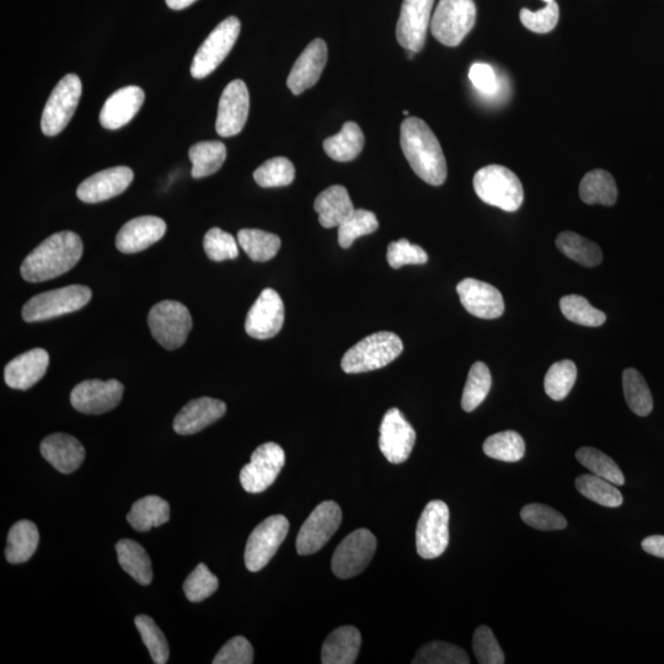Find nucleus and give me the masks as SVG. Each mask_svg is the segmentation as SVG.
<instances>
[{
	"label": "nucleus",
	"instance_id": "1",
	"mask_svg": "<svg viewBox=\"0 0 664 664\" xmlns=\"http://www.w3.org/2000/svg\"><path fill=\"white\" fill-rule=\"evenodd\" d=\"M400 143L405 158L420 179L432 186H441L448 175L447 160L441 144L419 117H408L401 123Z\"/></svg>",
	"mask_w": 664,
	"mask_h": 664
},
{
	"label": "nucleus",
	"instance_id": "2",
	"mask_svg": "<svg viewBox=\"0 0 664 664\" xmlns=\"http://www.w3.org/2000/svg\"><path fill=\"white\" fill-rule=\"evenodd\" d=\"M83 242L73 232L51 235L29 254L21 265V276L30 283L53 280L76 266L83 255Z\"/></svg>",
	"mask_w": 664,
	"mask_h": 664
},
{
	"label": "nucleus",
	"instance_id": "3",
	"mask_svg": "<svg viewBox=\"0 0 664 664\" xmlns=\"http://www.w3.org/2000/svg\"><path fill=\"white\" fill-rule=\"evenodd\" d=\"M403 350V341L394 332H376L357 342L345 353L341 368L347 374L376 371L396 360Z\"/></svg>",
	"mask_w": 664,
	"mask_h": 664
},
{
	"label": "nucleus",
	"instance_id": "4",
	"mask_svg": "<svg viewBox=\"0 0 664 664\" xmlns=\"http://www.w3.org/2000/svg\"><path fill=\"white\" fill-rule=\"evenodd\" d=\"M476 195L486 205L505 212H516L523 205L524 191L521 180L502 165H487L474 176Z\"/></svg>",
	"mask_w": 664,
	"mask_h": 664
},
{
	"label": "nucleus",
	"instance_id": "5",
	"mask_svg": "<svg viewBox=\"0 0 664 664\" xmlns=\"http://www.w3.org/2000/svg\"><path fill=\"white\" fill-rule=\"evenodd\" d=\"M475 21L474 0H439L432 16V35L444 46L457 47L473 30Z\"/></svg>",
	"mask_w": 664,
	"mask_h": 664
},
{
	"label": "nucleus",
	"instance_id": "6",
	"mask_svg": "<svg viewBox=\"0 0 664 664\" xmlns=\"http://www.w3.org/2000/svg\"><path fill=\"white\" fill-rule=\"evenodd\" d=\"M91 296V289L82 285L37 294L25 303L23 319L26 323H37L77 312L90 302Z\"/></svg>",
	"mask_w": 664,
	"mask_h": 664
},
{
	"label": "nucleus",
	"instance_id": "7",
	"mask_svg": "<svg viewBox=\"0 0 664 664\" xmlns=\"http://www.w3.org/2000/svg\"><path fill=\"white\" fill-rule=\"evenodd\" d=\"M148 325L160 345L166 350H176L185 344L192 329V318L184 304L163 301L151 309Z\"/></svg>",
	"mask_w": 664,
	"mask_h": 664
},
{
	"label": "nucleus",
	"instance_id": "8",
	"mask_svg": "<svg viewBox=\"0 0 664 664\" xmlns=\"http://www.w3.org/2000/svg\"><path fill=\"white\" fill-rule=\"evenodd\" d=\"M242 24L235 16H229L217 25L203 44L198 48L191 64L192 77L203 79L212 74L226 60L237 42Z\"/></svg>",
	"mask_w": 664,
	"mask_h": 664
},
{
	"label": "nucleus",
	"instance_id": "9",
	"mask_svg": "<svg viewBox=\"0 0 664 664\" xmlns=\"http://www.w3.org/2000/svg\"><path fill=\"white\" fill-rule=\"evenodd\" d=\"M82 80L77 74H67L53 89L42 114L41 130L48 137H55L68 126L82 96Z\"/></svg>",
	"mask_w": 664,
	"mask_h": 664
},
{
	"label": "nucleus",
	"instance_id": "10",
	"mask_svg": "<svg viewBox=\"0 0 664 664\" xmlns=\"http://www.w3.org/2000/svg\"><path fill=\"white\" fill-rule=\"evenodd\" d=\"M449 508L443 501H431L423 510L416 529L417 554L422 559H437L449 545Z\"/></svg>",
	"mask_w": 664,
	"mask_h": 664
},
{
	"label": "nucleus",
	"instance_id": "11",
	"mask_svg": "<svg viewBox=\"0 0 664 664\" xmlns=\"http://www.w3.org/2000/svg\"><path fill=\"white\" fill-rule=\"evenodd\" d=\"M289 522L285 516L276 514L257 526L250 534L245 548V566L251 572L264 569L287 537Z\"/></svg>",
	"mask_w": 664,
	"mask_h": 664
},
{
	"label": "nucleus",
	"instance_id": "12",
	"mask_svg": "<svg viewBox=\"0 0 664 664\" xmlns=\"http://www.w3.org/2000/svg\"><path fill=\"white\" fill-rule=\"evenodd\" d=\"M376 549L377 538L371 530L357 529L337 546L331 560L332 571L342 580L360 575L372 561Z\"/></svg>",
	"mask_w": 664,
	"mask_h": 664
},
{
	"label": "nucleus",
	"instance_id": "13",
	"mask_svg": "<svg viewBox=\"0 0 664 664\" xmlns=\"http://www.w3.org/2000/svg\"><path fill=\"white\" fill-rule=\"evenodd\" d=\"M286 454L277 443L262 444L251 455L249 464L240 471V483L246 492L260 494L275 483L285 467Z\"/></svg>",
	"mask_w": 664,
	"mask_h": 664
},
{
	"label": "nucleus",
	"instance_id": "14",
	"mask_svg": "<svg viewBox=\"0 0 664 664\" xmlns=\"http://www.w3.org/2000/svg\"><path fill=\"white\" fill-rule=\"evenodd\" d=\"M342 522V511L334 501L321 502L310 513L304 522L297 537V551L299 555H312L318 553L329 542L332 535L337 532Z\"/></svg>",
	"mask_w": 664,
	"mask_h": 664
},
{
	"label": "nucleus",
	"instance_id": "15",
	"mask_svg": "<svg viewBox=\"0 0 664 664\" xmlns=\"http://www.w3.org/2000/svg\"><path fill=\"white\" fill-rule=\"evenodd\" d=\"M123 385L119 380L91 379L79 383L71 393V404L82 414L101 415L114 410L121 403Z\"/></svg>",
	"mask_w": 664,
	"mask_h": 664
},
{
	"label": "nucleus",
	"instance_id": "16",
	"mask_svg": "<svg viewBox=\"0 0 664 664\" xmlns=\"http://www.w3.org/2000/svg\"><path fill=\"white\" fill-rule=\"evenodd\" d=\"M285 323V304L275 289L266 288L256 299L245 320L246 334L256 340H269Z\"/></svg>",
	"mask_w": 664,
	"mask_h": 664
},
{
	"label": "nucleus",
	"instance_id": "17",
	"mask_svg": "<svg viewBox=\"0 0 664 664\" xmlns=\"http://www.w3.org/2000/svg\"><path fill=\"white\" fill-rule=\"evenodd\" d=\"M379 448L388 462L401 464L410 458L416 432L399 409H390L379 428Z\"/></svg>",
	"mask_w": 664,
	"mask_h": 664
},
{
	"label": "nucleus",
	"instance_id": "18",
	"mask_svg": "<svg viewBox=\"0 0 664 664\" xmlns=\"http://www.w3.org/2000/svg\"><path fill=\"white\" fill-rule=\"evenodd\" d=\"M435 0H404L396 25V39L406 51L419 53L425 46Z\"/></svg>",
	"mask_w": 664,
	"mask_h": 664
},
{
	"label": "nucleus",
	"instance_id": "19",
	"mask_svg": "<svg viewBox=\"0 0 664 664\" xmlns=\"http://www.w3.org/2000/svg\"><path fill=\"white\" fill-rule=\"evenodd\" d=\"M250 96L243 80H233L223 90L219 100L216 130L221 137L239 135L248 121Z\"/></svg>",
	"mask_w": 664,
	"mask_h": 664
},
{
	"label": "nucleus",
	"instance_id": "20",
	"mask_svg": "<svg viewBox=\"0 0 664 664\" xmlns=\"http://www.w3.org/2000/svg\"><path fill=\"white\" fill-rule=\"evenodd\" d=\"M457 292L463 307L476 318L497 319L505 312L501 292L489 283L465 278L458 283Z\"/></svg>",
	"mask_w": 664,
	"mask_h": 664
},
{
	"label": "nucleus",
	"instance_id": "21",
	"mask_svg": "<svg viewBox=\"0 0 664 664\" xmlns=\"http://www.w3.org/2000/svg\"><path fill=\"white\" fill-rule=\"evenodd\" d=\"M135 179L132 169L127 166L99 171L79 185L77 196L85 203H100L122 194Z\"/></svg>",
	"mask_w": 664,
	"mask_h": 664
},
{
	"label": "nucleus",
	"instance_id": "22",
	"mask_svg": "<svg viewBox=\"0 0 664 664\" xmlns=\"http://www.w3.org/2000/svg\"><path fill=\"white\" fill-rule=\"evenodd\" d=\"M328 62V45L321 39L314 40L305 48L289 73L287 87L294 95H301L313 88Z\"/></svg>",
	"mask_w": 664,
	"mask_h": 664
},
{
	"label": "nucleus",
	"instance_id": "23",
	"mask_svg": "<svg viewBox=\"0 0 664 664\" xmlns=\"http://www.w3.org/2000/svg\"><path fill=\"white\" fill-rule=\"evenodd\" d=\"M166 232L162 218L144 216L131 219L120 229L116 237V248L123 254H137L158 243Z\"/></svg>",
	"mask_w": 664,
	"mask_h": 664
},
{
	"label": "nucleus",
	"instance_id": "24",
	"mask_svg": "<svg viewBox=\"0 0 664 664\" xmlns=\"http://www.w3.org/2000/svg\"><path fill=\"white\" fill-rule=\"evenodd\" d=\"M146 94L142 88L136 85L115 91L109 99L105 101L103 110L100 112L101 126L106 130L116 131L130 123L138 111L143 106Z\"/></svg>",
	"mask_w": 664,
	"mask_h": 664
},
{
	"label": "nucleus",
	"instance_id": "25",
	"mask_svg": "<svg viewBox=\"0 0 664 664\" xmlns=\"http://www.w3.org/2000/svg\"><path fill=\"white\" fill-rule=\"evenodd\" d=\"M226 411L227 405L221 400L212 398L192 400L176 415L174 430L181 436L195 435L222 419Z\"/></svg>",
	"mask_w": 664,
	"mask_h": 664
},
{
	"label": "nucleus",
	"instance_id": "26",
	"mask_svg": "<svg viewBox=\"0 0 664 664\" xmlns=\"http://www.w3.org/2000/svg\"><path fill=\"white\" fill-rule=\"evenodd\" d=\"M50 356L42 348H34L23 353L7 364L4 379L8 387L28 390L45 377Z\"/></svg>",
	"mask_w": 664,
	"mask_h": 664
},
{
	"label": "nucleus",
	"instance_id": "27",
	"mask_svg": "<svg viewBox=\"0 0 664 664\" xmlns=\"http://www.w3.org/2000/svg\"><path fill=\"white\" fill-rule=\"evenodd\" d=\"M41 454L53 468L63 474H72L85 459V449L77 438L66 433H55L42 441Z\"/></svg>",
	"mask_w": 664,
	"mask_h": 664
},
{
	"label": "nucleus",
	"instance_id": "28",
	"mask_svg": "<svg viewBox=\"0 0 664 664\" xmlns=\"http://www.w3.org/2000/svg\"><path fill=\"white\" fill-rule=\"evenodd\" d=\"M362 637L353 626H341L332 631L321 650V663L353 664L360 653Z\"/></svg>",
	"mask_w": 664,
	"mask_h": 664
},
{
	"label": "nucleus",
	"instance_id": "29",
	"mask_svg": "<svg viewBox=\"0 0 664 664\" xmlns=\"http://www.w3.org/2000/svg\"><path fill=\"white\" fill-rule=\"evenodd\" d=\"M314 210L319 214L321 226L335 228L355 211V207L345 187L334 185L320 192L314 202Z\"/></svg>",
	"mask_w": 664,
	"mask_h": 664
},
{
	"label": "nucleus",
	"instance_id": "30",
	"mask_svg": "<svg viewBox=\"0 0 664 664\" xmlns=\"http://www.w3.org/2000/svg\"><path fill=\"white\" fill-rule=\"evenodd\" d=\"M116 551L123 571H126L139 585H151L153 581L152 561L142 545L131 539H122L116 544Z\"/></svg>",
	"mask_w": 664,
	"mask_h": 664
},
{
	"label": "nucleus",
	"instance_id": "31",
	"mask_svg": "<svg viewBox=\"0 0 664 664\" xmlns=\"http://www.w3.org/2000/svg\"><path fill=\"white\" fill-rule=\"evenodd\" d=\"M170 519L169 503L159 496H146L133 503L127 521L138 532L163 526Z\"/></svg>",
	"mask_w": 664,
	"mask_h": 664
},
{
	"label": "nucleus",
	"instance_id": "32",
	"mask_svg": "<svg viewBox=\"0 0 664 664\" xmlns=\"http://www.w3.org/2000/svg\"><path fill=\"white\" fill-rule=\"evenodd\" d=\"M580 197L587 205L614 206L618 200L617 182L608 171H589L581 181Z\"/></svg>",
	"mask_w": 664,
	"mask_h": 664
},
{
	"label": "nucleus",
	"instance_id": "33",
	"mask_svg": "<svg viewBox=\"0 0 664 664\" xmlns=\"http://www.w3.org/2000/svg\"><path fill=\"white\" fill-rule=\"evenodd\" d=\"M324 151L336 162L346 163L355 160L364 147V135L356 122H346L336 136L325 139Z\"/></svg>",
	"mask_w": 664,
	"mask_h": 664
},
{
	"label": "nucleus",
	"instance_id": "34",
	"mask_svg": "<svg viewBox=\"0 0 664 664\" xmlns=\"http://www.w3.org/2000/svg\"><path fill=\"white\" fill-rule=\"evenodd\" d=\"M40 542L39 529L31 521L15 523L8 534L5 556L10 564H24L35 554Z\"/></svg>",
	"mask_w": 664,
	"mask_h": 664
},
{
	"label": "nucleus",
	"instance_id": "35",
	"mask_svg": "<svg viewBox=\"0 0 664 664\" xmlns=\"http://www.w3.org/2000/svg\"><path fill=\"white\" fill-rule=\"evenodd\" d=\"M189 157L192 178H207L222 168L227 159V148L219 141L198 142L190 148Z\"/></svg>",
	"mask_w": 664,
	"mask_h": 664
},
{
	"label": "nucleus",
	"instance_id": "36",
	"mask_svg": "<svg viewBox=\"0 0 664 664\" xmlns=\"http://www.w3.org/2000/svg\"><path fill=\"white\" fill-rule=\"evenodd\" d=\"M556 246L562 254L585 267H596L602 264V249L580 234L562 232L556 238Z\"/></svg>",
	"mask_w": 664,
	"mask_h": 664
},
{
	"label": "nucleus",
	"instance_id": "37",
	"mask_svg": "<svg viewBox=\"0 0 664 664\" xmlns=\"http://www.w3.org/2000/svg\"><path fill=\"white\" fill-rule=\"evenodd\" d=\"M238 243L245 254L255 262L270 261L281 249V239L276 234L259 229L240 230Z\"/></svg>",
	"mask_w": 664,
	"mask_h": 664
},
{
	"label": "nucleus",
	"instance_id": "38",
	"mask_svg": "<svg viewBox=\"0 0 664 664\" xmlns=\"http://www.w3.org/2000/svg\"><path fill=\"white\" fill-rule=\"evenodd\" d=\"M576 489L581 495L588 498L598 505L610 508H617L623 505V495L617 489V485L609 483L608 480L599 478L594 474L578 476L576 479Z\"/></svg>",
	"mask_w": 664,
	"mask_h": 664
},
{
	"label": "nucleus",
	"instance_id": "39",
	"mask_svg": "<svg viewBox=\"0 0 664 664\" xmlns=\"http://www.w3.org/2000/svg\"><path fill=\"white\" fill-rule=\"evenodd\" d=\"M623 388L626 403L637 416H649L653 409V399L646 380L634 368L625 369Z\"/></svg>",
	"mask_w": 664,
	"mask_h": 664
},
{
	"label": "nucleus",
	"instance_id": "40",
	"mask_svg": "<svg viewBox=\"0 0 664 664\" xmlns=\"http://www.w3.org/2000/svg\"><path fill=\"white\" fill-rule=\"evenodd\" d=\"M484 453L487 457L501 460V462L517 463L526 453V443L517 432H500L486 439Z\"/></svg>",
	"mask_w": 664,
	"mask_h": 664
},
{
	"label": "nucleus",
	"instance_id": "41",
	"mask_svg": "<svg viewBox=\"0 0 664 664\" xmlns=\"http://www.w3.org/2000/svg\"><path fill=\"white\" fill-rule=\"evenodd\" d=\"M492 387V377L489 367L484 362H476L470 368L467 384H465L462 408L473 412L484 403Z\"/></svg>",
	"mask_w": 664,
	"mask_h": 664
},
{
	"label": "nucleus",
	"instance_id": "42",
	"mask_svg": "<svg viewBox=\"0 0 664 664\" xmlns=\"http://www.w3.org/2000/svg\"><path fill=\"white\" fill-rule=\"evenodd\" d=\"M576 458L583 467L591 471L592 474L599 476V478L608 480L609 483L617 486L625 484L624 474L621 473L618 464L598 449L591 447L578 449Z\"/></svg>",
	"mask_w": 664,
	"mask_h": 664
},
{
	"label": "nucleus",
	"instance_id": "43",
	"mask_svg": "<svg viewBox=\"0 0 664 664\" xmlns=\"http://www.w3.org/2000/svg\"><path fill=\"white\" fill-rule=\"evenodd\" d=\"M577 379L576 364L570 360L556 362L545 376V393L550 399L561 401L567 398Z\"/></svg>",
	"mask_w": 664,
	"mask_h": 664
},
{
	"label": "nucleus",
	"instance_id": "44",
	"mask_svg": "<svg viewBox=\"0 0 664 664\" xmlns=\"http://www.w3.org/2000/svg\"><path fill=\"white\" fill-rule=\"evenodd\" d=\"M560 308L564 317L577 325L598 328L607 320V315L602 310L592 307L585 297L577 296V294L562 298Z\"/></svg>",
	"mask_w": 664,
	"mask_h": 664
},
{
	"label": "nucleus",
	"instance_id": "45",
	"mask_svg": "<svg viewBox=\"0 0 664 664\" xmlns=\"http://www.w3.org/2000/svg\"><path fill=\"white\" fill-rule=\"evenodd\" d=\"M379 228L376 214L367 210H355L339 226V245L351 248L355 240L372 234Z\"/></svg>",
	"mask_w": 664,
	"mask_h": 664
},
{
	"label": "nucleus",
	"instance_id": "46",
	"mask_svg": "<svg viewBox=\"0 0 664 664\" xmlns=\"http://www.w3.org/2000/svg\"><path fill=\"white\" fill-rule=\"evenodd\" d=\"M294 178H296V169L293 163L283 157L267 160L254 173L256 184L265 189L291 185Z\"/></svg>",
	"mask_w": 664,
	"mask_h": 664
},
{
	"label": "nucleus",
	"instance_id": "47",
	"mask_svg": "<svg viewBox=\"0 0 664 664\" xmlns=\"http://www.w3.org/2000/svg\"><path fill=\"white\" fill-rule=\"evenodd\" d=\"M414 664H469L467 652L448 642L435 641L417 651Z\"/></svg>",
	"mask_w": 664,
	"mask_h": 664
},
{
	"label": "nucleus",
	"instance_id": "48",
	"mask_svg": "<svg viewBox=\"0 0 664 664\" xmlns=\"http://www.w3.org/2000/svg\"><path fill=\"white\" fill-rule=\"evenodd\" d=\"M135 624L147 646L154 663L165 664L169 660L170 650L163 631L158 628L155 621L148 615H138Z\"/></svg>",
	"mask_w": 664,
	"mask_h": 664
},
{
	"label": "nucleus",
	"instance_id": "49",
	"mask_svg": "<svg viewBox=\"0 0 664 664\" xmlns=\"http://www.w3.org/2000/svg\"><path fill=\"white\" fill-rule=\"evenodd\" d=\"M219 586L217 576H214L205 564L197 565L184 583V592L192 603H200L216 593Z\"/></svg>",
	"mask_w": 664,
	"mask_h": 664
},
{
	"label": "nucleus",
	"instance_id": "50",
	"mask_svg": "<svg viewBox=\"0 0 664 664\" xmlns=\"http://www.w3.org/2000/svg\"><path fill=\"white\" fill-rule=\"evenodd\" d=\"M523 522L534 529L550 532V530H561L567 527V521L564 516L554 508L540 505V503H530L523 507L521 511Z\"/></svg>",
	"mask_w": 664,
	"mask_h": 664
},
{
	"label": "nucleus",
	"instance_id": "51",
	"mask_svg": "<svg viewBox=\"0 0 664 664\" xmlns=\"http://www.w3.org/2000/svg\"><path fill=\"white\" fill-rule=\"evenodd\" d=\"M238 244L232 234L219 228L208 230L203 239V248H205L208 259L214 262L237 259L239 256Z\"/></svg>",
	"mask_w": 664,
	"mask_h": 664
},
{
	"label": "nucleus",
	"instance_id": "52",
	"mask_svg": "<svg viewBox=\"0 0 664 664\" xmlns=\"http://www.w3.org/2000/svg\"><path fill=\"white\" fill-rule=\"evenodd\" d=\"M522 24L535 34H548L553 31L560 19L559 4L555 2L546 3L545 8L532 12L527 8L521 10L519 14Z\"/></svg>",
	"mask_w": 664,
	"mask_h": 664
},
{
	"label": "nucleus",
	"instance_id": "53",
	"mask_svg": "<svg viewBox=\"0 0 664 664\" xmlns=\"http://www.w3.org/2000/svg\"><path fill=\"white\" fill-rule=\"evenodd\" d=\"M473 649L476 660L481 664H503L505 655L494 633L487 626L476 629L473 637Z\"/></svg>",
	"mask_w": 664,
	"mask_h": 664
},
{
	"label": "nucleus",
	"instance_id": "54",
	"mask_svg": "<svg viewBox=\"0 0 664 664\" xmlns=\"http://www.w3.org/2000/svg\"><path fill=\"white\" fill-rule=\"evenodd\" d=\"M387 259L393 269L398 270L405 265H423L428 261V255L419 245H414L406 239L390 243Z\"/></svg>",
	"mask_w": 664,
	"mask_h": 664
},
{
	"label": "nucleus",
	"instance_id": "55",
	"mask_svg": "<svg viewBox=\"0 0 664 664\" xmlns=\"http://www.w3.org/2000/svg\"><path fill=\"white\" fill-rule=\"evenodd\" d=\"M254 662V649L243 636H235L222 647L214 657L213 664H251Z\"/></svg>",
	"mask_w": 664,
	"mask_h": 664
},
{
	"label": "nucleus",
	"instance_id": "56",
	"mask_svg": "<svg viewBox=\"0 0 664 664\" xmlns=\"http://www.w3.org/2000/svg\"><path fill=\"white\" fill-rule=\"evenodd\" d=\"M469 79L475 89L484 95H495L498 90V80L495 69L490 64L476 62L470 67Z\"/></svg>",
	"mask_w": 664,
	"mask_h": 664
},
{
	"label": "nucleus",
	"instance_id": "57",
	"mask_svg": "<svg viewBox=\"0 0 664 664\" xmlns=\"http://www.w3.org/2000/svg\"><path fill=\"white\" fill-rule=\"evenodd\" d=\"M641 546L647 554L664 559V535H652L644 539Z\"/></svg>",
	"mask_w": 664,
	"mask_h": 664
},
{
	"label": "nucleus",
	"instance_id": "58",
	"mask_svg": "<svg viewBox=\"0 0 664 664\" xmlns=\"http://www.w3.org/2000/svg\"><path fill=\"white\" fill-rule=\"evenodd\" d=\"M166 5L173 10H182L189 8L190 5L197 2V0H165Z\"/></svg>",
	"mask_w": 664,
	"mask_h": 664
},
{
	"label": "nucleus",
	"instance_id": "59",
	"mask_svg": "<svg viewBox=\"0 0 664 664\" xmlns=\"http://www.w3.org/2000/svg\"><path fill=\"white\" fill-rule=\"evenodd\" d=\"M415 55H416V52H414V51H408V58H409V60H412V58H414Z\"/></svg>",
	"mask_w": 664,
	"mask_h": 664
},
{
	"label": "nucleus",
	"instance_id": "60",
	"mask_svg": "<svg viewBox=\"0 0 664 664\" xmlns=\"http://www.w3.org/2000/svg\"><path fill=\"white\" fill-rule=\"evenodd\" d=\"M404 115H405V116H408V115H409V111H408V110H405V111H404Z\"/></svg>",
	"mask_w": 664,
	"mask_h": 664
},
{
	"label": "nucleus",
	"instance_id": "61",
	"mask_svg": "<svg viewBox=\"0 0 664 664\" xmlns=\"http://www.w3.org/2000/svg\"><path fill=\"white\" fill-rule=\"evenodd\" d=\"M545 3L554 2V0H544Z\"/></svg>",
	"mask_w": 664,
	"mask_h": 664
}]
</instances>
